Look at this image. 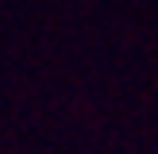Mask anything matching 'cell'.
Listing matches in <instances>:
<instances>
[]
</instances>
